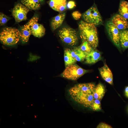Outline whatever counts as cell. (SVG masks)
I'll return each mask as SVG.
<instances>
[{
    "label": "cell",
    "mask_w": 128,
    "mask_h": 128,
    "mask_svg": "<svg viewBox=\"0 0 128 128\" xmlns=\"http://www.w3.org/2000/svg\"><path fill=\"white\" fill-rule=\"evenodd\" d=\"M79 30L82 41L87 42L95 49L98 43L97 30L95 26L81 21L79 23Z\"/></svg>",
    "instance_id": "obj_1"
},
{
    "label": "cell",
    "mask_w": 128,
    "mask_h": 128,
    "mask_svg": "<svg viewBox=\"0 0 128 128\" xmlns=\"http://www.w3.org/2000/svg\"><path fill=\"white\" fill-rule=\"evenodd\" d=\"M95 87V85L92 83L80 84L70 88L69 93L72 99L78 103L85 97L94 94Z\"/></svg>",
    "instance_id": "obj_2"
},
{
    "label": "cell",
    "mask_w": 128,
    "mask_h": 128,
    "mask_svg": "<svg viewBox=\"0 0 128 128\" xmlns=\"http://www.w3.org/2000/svg\"><path fill=\"white\" fill-rule=\"evenodd\" d=\"M20 39V31L15 28H5L0 33V41L4 45H15L18 42Z\"/></svg>",
    "instance_id": "obj_3"
},
{
    "label": "cell",
    "mask_w": 128,
    "mask_h": 128,
    "mask_svg": "<svg viewBox=\"0 0 128 128\" xmlns=\"http://www.w3.org/2000/svg\"><path fill=\"white\" fill-rule=\"evenodd\" d=\"M89 70L84 69L78 65L73 64L66 67L62 73V76L67 79L76 80Z\"/></svg>",
    "instance_id": "obj_4"
},
{
    "label": "cell",
    "mask_w": 128,
    "mask_h": 128,
    "mask_svg": "<svg viewBox=\"0 0 128 128\" xmlns=\"http://www.w3.org/2000/svg\"><path fill=\"white\" fill-rule=\"evenodd\" d=\"M58 34L61 40L69 45L74 46L78 42V38L77 32L71 28L63 27L59 30Z\"/></svg>",
    "instance_id": "obj_5"
},
{
    "label": "cell",
    "mask_w": 128,
    "mask_h": 128,
    "mask_svg": "<svg viewBox=\"0 0 128 128\" xmlns=\"http://www.w3.org/2000/svg\"><path fill=\"white\" fill-rule=\"evenodd\" d=\"M82 16L86 22L95 26L102 23L101 15L95 3L83 14Z\"/></svg>",
    "instance_id": "obj_6"
},
{
    "label": "cell",
    "mask_w": 128,
    "mask_h": 128,
    "mask_svg": "<svg viewBox=\"0 0 128 128\" xmlns=\"http://www.w3.org/2000/svg\"><path fill=\"white\" fill-rule=\"evenodd\" d=\"M29 9L24 5L18 3L13 8L12 14L16 22H19L27 18V14Z\"/></svg>",
    "instance_id": "obj_7"
},
{
    "label": "cell",
    "mask_w": 128,
    "mask_h": 128,
    "mask_svg": "<svg viewBox=\"0 0 128 128\" xmlns=\"http://www.w3.org/2000/svg\"><path fill=\"white\" fill-rule=\"evenodd\" d=\"M38 19L37 16H35L30 20L28 22L31 34L35 37H40L44 35L45 30L43 25L37 23Z\"/></svg>",
    "instance_id": "obj_8"
},
{
    "label": "cell",
    "mask_w": 128,
    "mask_h": 128,
    "mask_svg": "<svg viewBox=\"0 0 128 128\" xmlns=\"http://www.w3.org/2000/svg\"><path fill=\"white\" fill-rule=\"evenodd\" d=\"M107 30L112 41L118 48H120V31L111 22H108L106 26Z\"/></svg>",
    "instance_id": "obj_9"
},
{
    "label": "cell",
    "mask_w": 128,
    "mask_h": 128,
    "mask_svg": "<svg viewBox=\"0 0 128 128\" xmlns=\"http://www.w3.org/2000/svg\"><path fill=\"white\" fill-rule=\"evenodd\" d=\"M111 22L119 30H124L128 28L127 19L120 14L114 15Z\"/></svg>",
    "instance_id": "obj_10"
},
{
    "label": "cell",
    "mask_w": 128,
    "mask_h": 128,
    "mask_svg": "<svg viewBox=\"0 0 128 128\" xmlns=\"http://www.w3.org/2000/svg\"><path fill=\"white\" fill-rule=\"evenodd\" d=\"M48 4L52 9L60 13L63 12L67 8L66 0H50Z\"/></svg>",
    "instance_id": "obj_11"
},
{
    "label": "cell",
    "mask_w": 128,
    "mask_h": 128,
    "mask_svg": "<svg viewBox=\"0 0 128 128\" xmlns=\"http://www.w3.org/2000/svg\"><path fill=\"white\" fill-rule=\"evenodd\" d=\"M101 75L106 82L112 85L113 84V76L112 72L108 66L105 64L99 69Z\"/></svg>",
    "instance_id": "obj_12"
},
{
    "label": "cell",
    "mask_w": 128,
    "mask_h": 128,
    "mask_svg": "<svg viewBox=\"0 0 128 128\" xmlns=\"http://www.w3.org/2000/svg\"><path fill=\"white\" fill-rule=\"evenodd\" d=\"M101 59L100 52L98 50L94 49L87 55L85 62L87 64H93L100 60Z\"/></svg>",
    "instance_id": "obj_13"
},
{
    "label": "cell",
    "mask_w": 128,
    "mask_h": 128,
    "mask_svg": "<svg viewBox=\"0 0 128 128\" xmlns=\"http://www.w3.org/2000/svg\"><path fill=\"white\" fill-rule=\"evenodd\" d=\"M20 31V39L23 42H27L31 32L28 22L21 28Z\"/></svg>",
    "instance_id": "obj_14"
},
{
    "label": "cell",
    "mask_w": 128,
    "mask_h": 128,
    "mask_svg": "<svg viewBox=\"0 0 128 128\" xmlns=\"http://www.w3.org/2000/svg\"><path fill=\"white\" fill-rule=\"evenodd\" d=\"M65 16V13L63 12L60 13L53 18L51 22V27L53 30H55L61 26Z\"/></svg>",
    "instance_id": "obj_15"
},
{
    "label": "cell",
    "mask_w": 128,
    "mask_h": 128,
    "mask_svg": "<svg viewBox=\"0 0 128 128\" xmlns=\"http://www.w3.org/2000/svg\"><path fill=\"white\" fill-rule=\"evenodd\" d=\"M70 51L72 56L76 61H83L85 59L87 55L78 47L70 49Z\"/></svg>",
    "instance_id": "obj_16"
},
{
    "label": "cell",
    "mask_w": 128,
    "mask_h": 128,
    "mask_svg": "<svg viewBox=\"0 0 128 128\" xmlns=\"http://www.w3.org/2000/svg\"><path fill=\"white\" fill-rule=\"evenodd\" d=\"M105 89L104 86L101 83L98 84L96 86L94 96L95 99L101 101L104 96Z\"/></svg>",
    "instance_id": "obj_17"
},
{
    "label": "cell",
    "mask_w": 128,
    "mask_h": 128,
    "mask_svg": "<svg viewBox=\"0 0 128 128\" xmlns=\"http://www.w3.org/2000/svg\"><path fill=\"white\" fill-rule=\"evenodd\" d=\"M22 3L28 9L32 10L38 9L40 6L39 0H21Z\"/></svg>",
    "instance_id": "obj_18"
},
{
    "label": "cell",
    "mask_w": 128,
    "mask_h": 128,
    "mask_svg": "<svg viewBox=\"0 0 128 128\" xmlns=\"http://www.w3.org/2000/svg\"><path fill=\"white\" fill-rule=\"evenodd\" d=\"M120 46L124 49L128 48V30H124L120 32Z\"/></svg>",
    "instance_id": "obj_19"
},
{
    "label": "cell",
    "mask_w": 128,
    "mask_h": 128,
    "mask_svg": "<svg viewBox=\"0 0 128 128\" xmlns=\"http://www.w3.org/2000/svg\"><path fill=\"white\" fill-rule=\"evenodd\" d=\"M64 59L65 64L66 67L74 64L77 62L72 56L70 49H66L65 50Z\"/></svg>",
    "instance_id": "obj_20"
},
{
    "label": "cell",
    "mask_w": 128,
    "mask_h": 128,
    "mask_svg": "<svg viewBox=\"0 0 128 128\" xmlns=\"http://www.w3.org/2000/svg\"><path fill=\"white\" fill-rule=\"evenodd\" d=\"M119 13L120 15L128 19V2L124 1H121L119 4Z\"/></svg>",
    "instance_id": "obj_21"
},
{
    "label": "cell",
    "mask_w": 128,
    "mask_h": 128,
    "mask_svg": "<svg viewBox=\"0 0 128 128\" xmlns=\"http://www.w3.org/2000/svg\"><path fill=\"white\" fill-rule=\"evenodd\" d=\"M78 47L87 55L94 49L86 41H82L81 44Z\"/></svg>",
    "instance_id": "obj_22"
},
{
    "label": "cell",
    "mask_w": 128,
    "mask_h": 128,
    "mask_svg": "<svg viewBox=\"0 0 128 128\" xmlns=\"http://www.w3.org/2000/svg\"><path fill=\"white\" fill-rule=\"evenodd\" d=\"M100 101L97 99H95L90 108L94 111L101 110V107Z\"/></svg>",
    "instance_id": "obj_23"
},
{
    "label": "cell",
    "mask_w": 128,
    "mask_h": 128,
    "mask_svg": "<svg viewBox=\"0 0 128 128\" xmlns=\"http://www.w3.org/2000/svg\"><path fill=\"white\" fill-rule=\"evenodd\" d=\"M9 18L3 13H0V24L2 26L5 24L9 20Z\"/></svg>",
    "instance_id": "obj_24"
},
{
    "label": "cell",
    "mask_w": 128,
    "mask_h": 128,
    "mask_svg": "<svg viewBox=\"0 0 128 128\" xmlns=\"http://www.w3.org/2000/svg\"><path fill=\"white\" fill-rule=\"evenodd\" d=\"M72 15L74 19L76 20L79 19L81 16V14L79 12L77 11L73 12Z\"/></svg>",
    "instance_id": "obj_25"
},
{
    "label": "cell",
    "mask_w": 128,
    "mask_h": 128,
    "mask_svg": "<svg viewBox=\"0 0 128 128\" xmlns=\"http://www.w3.org/2000/svg\"><path fill=\"white\" fill-rule=\"evenodd\" d=\"M76 6L75 3L73 1H68L67 4V8L69 9H72Z\"/></svg>",
    "instance_id": "obj_26"
},
{
    "label": "cell",
    "mask_w": 128,
    "mask_h": 128,
    "mask_svg": "<svg viewBox=\"0 0 128 128\" xmlns=\"http://www.w3.org/2000/svg\"><path fill=\"white\" fill-rule=\"evenodd\" d=\"M110 126L103 123H100L97 126V128H112Z\"/></svg>",
    "instance_id": "obj_27"
},
{
    "label": "cell",
    "mask_w": 128,
    "mask_h": 128,
    "mask_svg": "<svg viewBox=\"0 0 128 128\" xmlns=\"http://www.w3.org/2000/svg\"><path fill=\"white\" fill-rule=\"evenodd\" d=\"M125 91L126 96L128 97V86L126 87Z\"/></svg>",
    "instance_id": "obj_28"
},
{
    "label": "cell",
    "mask_w": 128,
    "mask_h": 128,
    "mask_svg": "<svg viewBox=\"0 0 128 128\" xmlns=\"http://www.w3.org/2000/svg\"><path fill=\"white\" fill-rule=\"evenodd\" d=\"M41 2H42L44 0H39Z\"/></svg>",
    "instance_id": "obj_29"
}]
</instances>
